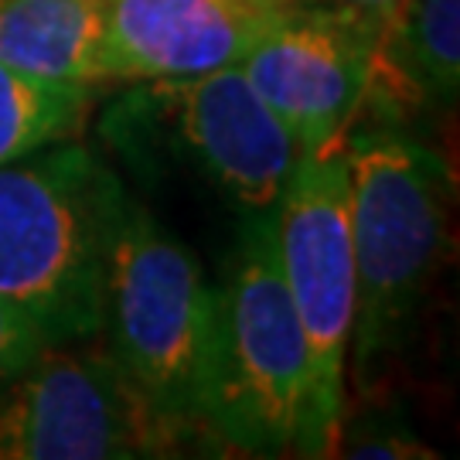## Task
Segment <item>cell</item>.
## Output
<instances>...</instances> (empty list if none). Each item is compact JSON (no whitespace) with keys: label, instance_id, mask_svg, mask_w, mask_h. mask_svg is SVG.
I'll list each match as a JSON object with an SVG mask.
<instances>
[{"label":"cell","instance_id":"cell-1","mask_svg":"<svg viewBox=\"0 0 460 460\" xmlns=\"http://www.w3.org/2000/svg\"><path fill=\"white\" fill-rule=\"evenodd\" d=\"M127 208L119 178L72 140L0 167V300L45 348L102 338Z\"/></svg>","mask_w":460,"mask_h":460},{"label":"cell","instance_id":"cell-2","mask_svg":"<svg viewBox=\"0 0 460 460\" xmlns=\"http://www.w3.org/2000/svg\"><path fill=\"white\" fill-rule=\"evenodd\" d=\"M355 249V328L348 368L362 393L406 345L450 235V167L402 127L345 137Z\"/></svg>","mask_w":460,"mask_h":460},{"label":"cell","instance_id":"cell-3","mask_svg":"<svg viewBox=\"0 0 460 460\" xmlns=\"http://www.w3.org/2000/svg\"><path fill=\"white\" fill-rule=\"evenodd\" d=\"M102 334L174 440L215 447L218 296L195 252L133 201L116 235Z\"/></svg>","mask_w":460,"mask_h":460},{"label":"cell","instance_id":"cell-4","mask_svg":"<svg viewBox=\"0 0 460 460\" xmlns=\"http://www.w3.org/2000/svg\"><path fill=\"white\" fill-rule=\"evenodd\" d=\"M218 296L212 444L311 457V362L279 273L273 212H246Z\"/></svg>","mask_w":460,"mask_h":460},{"label":"cell","instance_id":"cell-5","mask_svg":"<svg viewBox=\"0 0 460 460\" xmlns=\"http://www.w3.org/2000/svg\"><path fill=\"white\" fill-rule=\"evenodd\" d=\"M273 212L279 273L311 362V457H334L345 429L355 328V249L345 144L300 154Z\"/></svg>","mask_w":460,"mask_h":460},{"label":"cell","instance_id":"cell-6","mask_svg":"<svg viewBox=\"0 0 460 460\" xmlns=\"http://www.w3.org/2000/svg\"><path fill=\"white\" fill-rule=\"evenodd\" d=\"M178 450L106 345L45 348L0 395V460H130Z\"/></svg>","mask_w":460,"mask_h":460},{"label":"cell","instance_id":"cell-7","mask_svg":"<svg viewBox=\"0 0 460 460\" xmlns=\"http://www.w3.org/2000/svg\"><path fill=\"white\" fill-rule=\"evenodd\" d=\"M376 41L321 4L273 21L239 68L290 130L300 154L345 144L365 106Z\"/></svg>","mask_w":460,"mask_h":460},{"label":"cell","instance_id":"cell-8","mask_svg":"<svg viewBox=\"0 0 460 460\" xmlns=\"http://www.w3.org/2000/svg\"><path fill=\"white\" fill-rule=\"evenodd\" d=\"M201 174L243 212H270L300 161V147L239 66L174 83H154Z\"/></svg>","mask_w":460,"mask_h":460},{"label":"cell","instance_id":"cell-9","mask_svg":"<svg viewBox=\"0 0 460 460\" xmlns=\"http://www.w3.org/2000/svg\"><path fill=\"white\" fill-rule=\"evenodd\" d=\"M287 11L263 0H106L113 83H174L239 66Z\"/></svg>","mask_w":460,"mask_h":460},{"label":"cell","instance_id":"cell-10","mask_svg":"<svg viewBox=\"0 0 460 460\" xmlns=\"http://www.w3.org/2000/svg\"><path fill=\"white\" fill-rule=\"evenodd\" d=\"M460 93V0H402L376 38L365 99L385 110H450Z\"/></svg>","mask_w":460,"mask_h":460},{"label":"cell","instance_id":"cell-11","mask_svg":"<svg viewBox=\"0 0 460 460\" xmlns=\"http://www.w3.org/2000/svg\"><path fill=\"white\" fill-rule=\"evenodd\" d=\"M0 62L41 83H113L106 0H0Z\"/></svg>","mask_w":460,"mask_h":460},{"label":"cell","instance_id":"cell-12","mask_svg":"<svg viewBox=\"0 0 460 460\" xmlns=\"http://www.w3.org/2000/svg\"><path fill=\"white\" fill-rule=\"evenodd\" d=\"M93 106L89 85L41 83L0 62V167L72 140Z\"/></svg>","mask_w":460,"mask_h":460},{"label":"cell","instance_id":"cell-13","mask_svg":"<svg viewBox=\"0 0 460 460\" xmlns=\"http://www.w3.org/2000/svg\"><path fill=\"white\" fill-rule=\"evenodd\" d=\"M338 454L341 457H437L433 450L423 447L420 437H412L402 423H389V420H362L358 427L341 429L338 440Z\"/></svg>","mask_w":460,"mask_h":460},{"label":"cell","instance_id":"cell-14","mask_svg":"<svg viewBox=\"0 0 460 460\" xmlns=\"http://www.w3.org/2000/svg\"><path fill=\"white\" fill-rule=\"evenodd\" d=\"M45 351L41 334L28 324V317L0 300V395L7 393V385L14 382L28 365Z\"/></svg>","mask_w":460,"mask_h":460},{"label":"cell","instance_id":"cell-15","mask_svg":"<svg viewBox=\"0 0 460 460\" xmlns=\"http://www.w3.org/2000/svg\"><path fill=\"white\" fill-rule=\"evenodd\" d=\"M314 4H321V7H328L334 14L348 17L351 24H358V28L376 41L378 34L385 31V24L393 21L395 7H399L402 0H314Z\"/></svg>","mask_w":460,"mask_h":460},{"label":"cell","instance_id":"cell-16","mask_svg":"<svg viewBox=\"0 0 460 460\" xmlns=\"http://www.w3.org/2000/svg\"><path fill=\"white\" fill-rule=\"evenodd\" d=\"M263 4H273V7H307L314 0H263Z\"/></svg>","mask_w":460,"mask_h":460}]
</instances>
